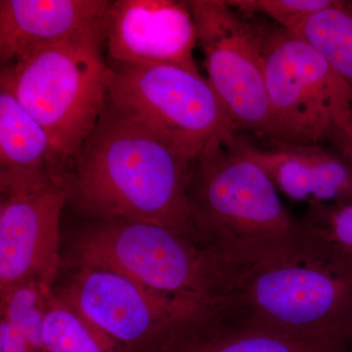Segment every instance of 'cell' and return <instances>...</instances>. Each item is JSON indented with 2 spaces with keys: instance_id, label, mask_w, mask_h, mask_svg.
I'll return each instance as SVG.
<instances>
[{
  "instance_id": "obj_9",
  "label": "cell",
  "mask_w": 352,
  "mask_h": 352,
  "mask_svg": "<svg viewBox=\"0 0 352 352\" xmlns=\"http://www.w3.org/2000/svg\"><path fill=\"white\" fill-rule=\"evenodd\" d=\"M208 82L241 129L276 140L261 29L221 0H190Z\"/></svg>"
},
{
  "instance_id": "obj_11",
  "label": "cell",
  "mask_w": 352,
  "mask_h": 352,
  "mask_svg": "<svg viewBox=\"0 0 352 352\" xmlns=\"http://www.w3.org/2000/svg\"><path fill=\"white\" fill-rule=\"evenodd\" d=\"M197 43L187 1L118 0L106 13L108 61L168 65L200 74L194 57Z\"/></svg>"
},
{
  "instance_id": "obj_6",
  "label": "cell",
  "mask_w": 352,
  "mask_h": 352,
  "mask_svg": "<svg viewBox=\"0 0 352 352\" xmlns=\"http://www.w3.org/2000/svg\"><path fill=\"white\" fill-rule=\"evenodd\" d=\"M107 63L113 105L194 161L235 142L239 126L200 74L168 65Z\"/></svg>"
},
{
  "instance_id": "obj_19",
  "label": "cell",
  "mask_w": 352,
  "mask_h": 352,
  "mask_svg": "<svg viewBox=\"0 0 352 352\" xmlns=\"http://www.w3.org/2000/svg\"><path fill=\"white\" fill-rule=\"evenodd\" d=\"M53 289L38 280H25L0 292L1 318L23 333L38 352H45L43 326Z\"/></svg>"
},
{
  "instance_id": "obj_1",
  "label": "cell",
  "mask_w": 352,
  "mask_h": 352,
  "mask_svg": "<svg viewBox=\"0 0 352 352\" xmlns=\"http://www.w3.org/2000/svg\"><path fill=\"white\" fill-rule=\"evenodd\" d=\"M194 162L126 117L107 96L94 131L72 164L69 201L88 220L148 222L204 245L188 198Z\"/></svg>"
},
{
  "instance_id": "obj_18",
  "label": "cell",
  "mask_w": 352,
  "mask_h": 352,
  "mask_svg": "<svg viewBox=\"0 0 352 352\" xmlns=\"http://www.w3.org/2000/svg\"><path fill=\"white\" fill-rule=\"evenodd\" d=\"M302 221L312 251L352 270V201L308 205Z\"/></svg>"
},
{
  "instance_id": "obj_16",
  "label": "cell",
  "mask_w": 352,
  "mask_h": 352,
  "mask_svg": "<svg viewBox=\"0 0 352 352\" xmlns=\"http://www.w3.org/2000/svg\"><path fill=\"white\" fill-rule=\"evenodd\" d=\"M46 352H129L53 289L43 326Z\"/></svg>"
},
{
  "instance_id": "obj_17",
  "label": "cell",
  "mask_w": 352,
  "mask_h": 352,
  "mask_svg": "<svg viewBox=\"0 0 352 352\" xmlns=\"http://www.w3.org/2000/svg\"><path fill=\"white\" fill-rule=\"evenodd\" d=\"M293 32L327 58L352 92V1L335 0Z\"/></svg>"
},
{
  "instance_id": "obj_15",
  "label": "cell",
  "mask_w": 352,
  "mask_h": 352,
  "mask_svg": "<svg viewBox=\"0 0 352 352\" xmlns=\"http://www.w3.org/2000/svg\"><path fill=\"white\" fill-rule=\"evenodd\" d=\"M347 347L296 339L243 325L224 314L204 315L171 333L155 352H347Z\"/></svg>"
},
{
  "instance_id": "obj_14",
  "label": "cell",
  "mask_w": 352,
  "mask_h": 352,
  "mask_svg": "<svg viewBox=\"0 0 352 352\" xmlns=\"http://www.w3.org/2000/svg\"><path fill=\"white\" fill-rule=\"evenodd\" d=\"M69 170L53 149L43 126L13 92L0 83V190L1 194L69 184Z\"/></svg>"
},
{
  "instance_id": "obj_10",
  "label": "cell",
  "mask_w": 352,
  "mask_h": 352,
  "mask_svg": "<svg viewBox=\"0 0 352 352\" xmlns=\"http://www.w3.org/2000/svg\"><path fill=\"white\" fill-rule=\"evenodd\" d=\"M69 200V184L1 194L0 292L25 280L54 288L63 263L60 219Z\"/></svg>"
},
{
  "instance_id": "obj_8",
  "label": "cell",
  "mask_w": 352,
  "mask_h": 352,
  "mask_svg": "<svg viewBox=\"0 0 352 352\" xmlns=\"http://www.w3.org/2000/svg\"><path fill=\"white\" fill-rule=\"evenodd\" d=\"M56 296L129 352H155L184 324L219 311L196 307L146 288L116 271L80 266Z\"/></svg>"
},
{
  "instance_id": "obj_5",
  "label": "cell",
  "mask_w": 352,
  "mask_h": 352,
  "mask_svg": "<svg viewBox=\"0 0 352 352\" xmlns=\"http://www.w3.org/2000/svg\"><path fill=\"white\" fill-rule=\"evenodd\" d=\"M231 320L308 340L352 342V270L305 248L241 277Z\"/></svg>"
},
{
  "instance_id": "obj_4",
  "label": "cell",
  "mask_w": 352,
  "mask_h": 352,
  "mask_svg": "<svg viewBox=\"0 0 352 352\" xmlns=\"http://www.w3.org/2000/svg\"><path fill=\"white\" fill-rule=\"evenodd\" d=\"M104 47L105 19L1 68L0 83L43 127L69 170L107 100Z\"/></svg>"
},
{
  "instance_id": "obj_13",
  "label": "cell",
  "mask_w": 352,
  "mask_h": 352,
  "mask_svg": "<svg viewBox=\"0 0 352 352\" xmlns=\"http://www.w3.org/2000/svg\"><path fill=\"white\" fill-rule=\"evenodd\" d=\"M110 4L105 0H1V67L98 24Z\"/></svg>"
},
{
  "instance_id": "obj_12",
  "label": "cell",
  "mask_w": 352,
  "mask_h": 352,
  "mask_svg": "<svg viewBox=\"0 0 352 352\" xmlns=\"http://www.w3.org/2000/svg\"><path fill=\"white\" fill-rule=\"evenodd\" d=\"M236 144L289 200L307 205L352 201V164L336 150L287 142L261 149L238 138Z\"/></svg>"
},
{
  "instance_id": "obj_22",
  "label": "cell",
  "mask_w": 352,
  "mask_h": 352,
  "mask_svg": "<svg viewBox=\"0 0 352 352\" xmlns=\"http://www.w3.org/2000/svg\"><path fill=\"white\" fill-rule=\"evenodd\" d=\"M333 149L352 164V124L335 131L328 141Z\"/></svg>"
},
{
  "instance_id": "obj_7",
  "label": "cell",
  "mask_w": 352,
  "mask_h": 352,
  "mask_svg": "<svg viewBox=\"0 0 352 352\" xmlns=\"http://www.w3.org/2000/svg\"><path fill=\"white\" fill-rule=\"evenodd\" d=\"M261 32L276 140L321 144L352 124V92L320 51L288 30Z\"/></svg>"
},
{
  "instance_id": "obj_23",
  "label": "cell",
  "mask_w": 352,
  "mask_h": 352,
  "mask_svg": "<svg viewBox=\"0 0 352 352\" xmlns=\"http://www.w3.org/2000/svg\"><path fill=\"white\" fill-rule=\"evenodd\" d=\"M347 352H352V342L351 346H349V349H347Z\"/></svg>"
},
{
  "instance_id": "obj_21",
  "label": "cell",
  "mask_w": 352,
  "mask_h": 352,
  "mask_svg": "<svg viewBox=\"0 0 352 352\" xmlns=\"http://www.w3.org/2000/svg\"><path fill=\"white\" fill-rule=\"evenodd\" d=\"M0 352H38L6 319H0Z\"/></svg>"
},
{
  "instance_id": "obj_2",
  "label": "cell",
  "mask_w": 352,
  "mask_h": 352,
  "mask_svg": "<svg viewBox=\"0 0 352 352\" xmlns=\"http://www.w3.org/2000/svg\"><path fill=\"white\" fill-rule=\"evenodd\" d=\"M188 198L203 244L244 273L307 248L302 219L289 214L270 176L236 140L195 160Z\"/></svg>"
},
{
  "instance_id": "obj_24",
  "label": "cell",
  "mask_w": 352,
  "mask_h": 352,
  "mask_svg": "<svg viewBox=\"0 0 352 352\" xmlns=\"http://www.w3.org/2000/svg\"><path fill=\"white\" fill-rule=\"evenodd\" d=\"M46 352V351H45Z\"/></svg>"
},
{
  "instance_id": "obj_20",
  "label": "cell",
  "mask_w": 352,
  "mask_h": 352,
  "mask_svg": "<svg viewBox=\"0 0 352 352\" xmlns=\"http://www.w3.org/2000/svg\"><path fill=\"white\" fill-rule=\"evenodd\" d=\"M226 2L238 13L261 14L276 22L281 29L294 31L315 14L332 6L335 0H230Z\"/></svg>"
},
{
  "instance_id": "obj_3",
  "label": "cell",
  "mask_w": 352,
  "mask_h": 352,
  "mask_svg": "<svg viewBox=\"0 0 352 352\" xmlns=\"http://www.w3.org/2000/svg\"><path fill=\"white\" fill-rule=\"evenodd\" d=\"M62 258L65 270L116 271L168 298L223 314L245 274L212 248L177 231L119 217L78 227Z\"/></svg>"
}]
</instances>
